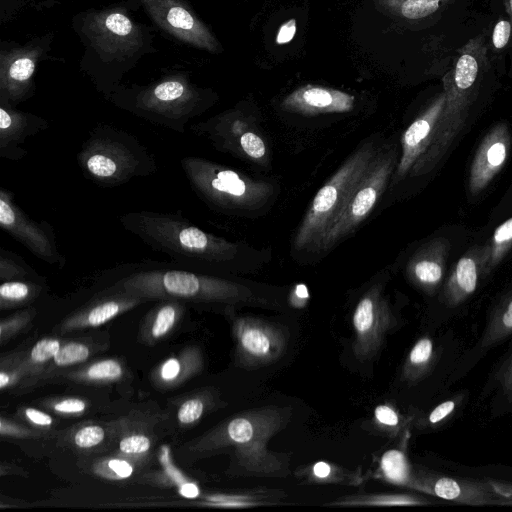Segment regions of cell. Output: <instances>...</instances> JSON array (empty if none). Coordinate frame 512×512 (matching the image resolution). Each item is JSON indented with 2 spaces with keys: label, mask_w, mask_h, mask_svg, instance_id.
Wrapping results in <instances>:
<instances>
[{
  "label": "cell",
  "mask_w": 512,
  "mask_h": 512,
  "mask_svg": "<svg viewBox=\"0 0 512 512\" xmlns=\"http://www.w3.org/2000/svg\"><path fill=\"white\" fill-rule=\"evenodd\" d=\"M99 280L104 289L145 300L172 299L198 305H270L269 300L242 283L173 261L146 259L124 263L103 271Z\"/></svg>",
  "instance_id": "6da1fadb"
},
{
  "label": "cell",
  "mask_w": 512,
  "mask_h": 512,
  "mask_svg": "<svg viewBox=\"0 0 512 512\" xmlns=\"http://www.w3.org/2000/svg\"><path fill=\"white\" fill-rule=\"evenodd\" d=\"M73 29L85 47L82 69L106 99L123 75L154 51L151 30L124 6L81 12L73 19Z\"/></svg>",
  "instance_id": "7a4b0ae2"
},
{
  "label": "cell",
  "mask_w": 512,
  "mask_h": 512,
  "mask_svg": "<svg viewBox=\"0 0 512 512\" xmlns=\"http://www.w3.org/2000/svg\"><path fill=\"white\" fill-rule=\"evenodd\" d=\"M125 230L182 266L219 274L241 263L244 247L208 233L181 213L131 211L119 217Z\"/></svg>",
  "instance_id": "3957f363"
},
{
  "label": "cell",
  "mask_w": 512,
  "mask_h": 512,
  "mask_svg": "<svg viewBox=\"0 0 512 512\" xmlns=\"http://www.w3.org/2000/svg\"><path fill=\"white\" fill-rule=\"evenodd\" d=\"M107 100L150 123L184 133L189 121L213 103V95L177 72L147 85H120Z\"/></svg>",
  "instance_id": "277c9868"
},
{
  "label": "cell",
  "mask_w": 512,
  "mask_h": 512,
  "mask_svg": "<svg viewBox=\"0 0 512 512\" xmlns=\"http://www.w3.org/2000/svg\"><path fill=\"white\" fill-rule=\"evenodd\" d=\"M85 178L116 187L157 171L154 156L132 134L109 124L94 127L76 156Z\"/></svg>",
  "instance_id": "5b68a950"
},
{
  "label": "cell",
  "mask_w": 512,
  "mask_h": 512,
  "mask_svg": "<svg viewBox=\"0 0 512 512\" xmlns=\"http://www.w3.org/2000/svg\"><path fill=\"white\" fill-rule=\"evenodd\" d=\"M290 418L286 409L269 406L253 409L227 422L212 440L213 447L231 446L245 472L258 476H284L287 463L267 448L270 438Z\"/></svg>",
  "instance_id": "8992f818"
},
{
  "label": "cell",
  "mask_w": 512,
  "mask_h": 512,
  "mask_svg": "<svg viewBox=\"0 0 512 512\" xmlns=\"http://www.w3.org/2000/svg\"><path fill=\"white\" fill-rule=\"evenodd\" d=\"M195 194L209 207L226 213L260 210L274 196V187L231 168L197 156L180 160Z\"/></svg>",
  "instance_id": "52a82bcc"
},
{
  "label": "cell",
  "mask_w": 512,
  "mask_h": 512,
  "mask_svg": "<svg viewBox=\"0 0 512 512\" xmlns=\"http://www.w3.org/2000/svg\"><path fill=\"white\" fill-rule=\"evenodd\" d=\"M379 149L373 142L364 143L319 189L294 235L295 251L316 250Z\"/></svg>",
  "instance_id": "ba28073f"
},
{
  "label": "cell",
  "mask_w": 512,
  "mask_h": 512,
  "mask_svg": "<svg viewBox=\"0 0 512 512\" xmlns=\"http://www.w3.org/2000/svg\"><path fill=\"white\" fill-rule=\"evenodd\" d=\"M398 159L396 148L378 150L314 252L331 250L369 216L388 188Z\"/></svg>",
  "instance_id": "9c48e42d"
},
{
  "label": "cell",
  "mask_w": 512,
  "mask_h": 512,
  "mask_svg": "<svg viewBox=\"0 0 512 512\" xmlns=\"http://www.w3.org/2000/svg\"><path fill=\"white\" fill-rule=\"evenodd\" d=\"M52 35L24 45L2 42L0 49V104L16 107L34 94L37 64L48 55Z\"/></svg>",
  "instance_id": "30bf717a"
},
{
  "label": "cell",
  "mask_w": 512,
  "mask_h": 512,
  "mask_svg": "<svg viewBox=\"0 0 512 512\" xmlns=\"http://www.w3.org/2000/svg\"><path fill=\"white\" fill-rule=\"evenodd\" d=\"M10 190L0 188V227L25 246L38 259L59 268L65 263L60 253L53 226L45 221L31 219L15 202Z\"/></svg>",
  "instance_id": "8fae6325"
},
{
  "label": "cell",
  "mask_w": 512,
  "mask_h": 512,
  "mask_svg": "<svg viewBox=\"0 0 512 512\" xmlns=\"http://www.w3.org/2000/svg\"><path fill=\"white\" fill-rule=\"evenodd\" d=\"M148 14L154 24L176 40L211 53L221 45L186 0H132Z\"/></svg>",
  "instance_id": "7c38bea8"
},
{
  "label": "cell",
  "mask_w": 512,
  "mask_h": 512,
  "mask_svg": "<svg viewBox=\"0 0 512 512\" xmlns=\"http://www.w3.org/2000/svg\"><path fill=\"white\" fill-rule=\"evenodd\" d=\"M237 359L248 368L264 366L276 361L285 351L287 334L273 323L254 317L235 320Z\"/></svg>",
  "instance_id": "4fadbf2b"
},
{
  "label": "cell",
  "mask_w": 512,
  "mask_h": 512,
  "mask_svg": "<svg viewBox=\"0 0 512 512\" xmlns=\"http://www.w3.org/2000/svg\"><path fill=\"white\" fill-rule=\"evenodd\" d=\"M394 320L381 286L377 284L370 287L358 301L353 313L355 356L366 359L374 355Z\"/></svg>",
  "instance_id": "5bb4252c"
},
{
  "label": "cell",
  "mask_w": 512,
  "mask_h": 512,
  "mask_svg": "<svg viewBox=\"0 0 512 512\" xmlns=\"http://www.w3.org/2000/svg\"><path fill=\"white\" fill-rule=\"evenodd\" d=\"M445 101L446 95L443 91L403 133L401 138V155L398 159L391 185H395L410 173L416 161L429 147Z\"/></svg>",
  "instance_id": "9a60e30c"
},
{
  "label": "cell",
  "mask_w": 512,
  "mask_h": 512,
  "mask_svg": "<svg viewBox=\"0 0 512 512\" xmlns=\"http://www.w3.org/2000/svg\"><path fill=\"white\" fill-rule=\"evenodd\" d=\"M511 146L506 123H498L484 136L476 150L469 173V190L475 195L483 191L504 167Z\"/></svg>",
  "instance_id": "2e32d148"
},
{
  "label": "cell",
  "mask_w": 512,
  "mask_h": 512,
  "mask_svg": "<svg viewBox=\"0 0 512 512\" xmlns=\"http://www.w3.org/2000/svg\"><path fill=\"white\" fill-rule=\"evenodd\" d=\"M355 106V97L347 92L307 84L288 94L281 108L290 113L315 116L327 113L350 112Z\"/></svg>",
  "instance_id": "e0dca14e"
},
{
  "label": "cell",
  "mask_w": 512,
  "mask_h": 512,
  "mask_svg": "<svg viewBox=\"0 0 512 512\" xmlns=\"http://www.w3.org/2000/svg\"><path fill=\"white\" fill-rule=\"evenodd\" d=\"M413 488L439 498L467 505H492L498 503L487 481H472L449 476L430 474L414 478Z\"/></svg>",
  "instance_id": "ac0fdd59"
},
{
  "label": "cell",
  "mask_w": 512,
  "mask_h": 512,
  "mask_svg": "<svg viewBox=\"0 0 512 512\" xmlns=\"http://www.w3.org/2000/svg\"><path fill=\"white\" fill-rule=\"evenodd\" d=\"M48 127V121L39 115L0 104V157L12 161L23 159L27 151L20 145Z\"/></svg>",
  "instance_id": "d6986e66"
},
{
  "label": "cell",
  "mask_w": 512,
  "mask_h": 512,
  "mask_svg": "<svg viewBox=\"0 0 512 512\" xmlns=\"http://www.w3.org/2000/svg\"><path fill=\"white\" fill-rule=\"evenodd\" d=\"M449 247L444 238H434L420 247L407 263L410 281L424 292L434 293L445 274Z\"/></svg>",
  "instance_id": "ffe728a7"
},
{
  "label": "cell",
  "mask_w": 512,
  "mask_h": 512,
  "mask_svg": "<svg viewBox=\"0 0 512 512\" xmlns=\"http://www.w3.org/2000/svg\"><path fill=\"white\" fill-rule=\"evenodd\" d=\"M480 276H483V246H474L451 271L443 289L444 303L449 307L463 303L475 292Z\"/></svg>",
  "instance_id": "44dd1931"
},
{
  "label": "cell",
  "mask_w": 512,
  "mask_h": 512,
  "mask_svg": "<svg viewBox=\"0 0 512 512\" xmlns=\"http://www.w3.org/2000/svg\"><path fill=\"white\" fill-rule=\"evenodd\" d=\"M145 301L128 293L104 289L99 298L67 321L69 327H95Z\"/></svg>",
  "instance_id": "7402d4cb"
},
{
  "label": "cell",
  "mask_w": 512,
  "mask_h": 512,
  "mask_svg": "<svg viewBox=\"0 0 512 512\" xmlns=\"http://www.w3.org/2000/svg\"><path fill=\"white\" fill-rule=\"evenodd\" d=\"M512 334V290L492 310L482 338L481 349H489Z\"/></svg>",
  "instance_id": "603a6c76"
},
{
  "label": "cell",
  "mask_w": 512,
  "mask_h": 512,
  "mask_svg": "<svg viewBox=\"0 0 512 512\" xmlns=\"http://www.w3.org/2000/svg\"><path fill=\"white\" fill-rule=\"evenodd\" d=\"M448 0H375L384 12L407 20H419L436 13Z\"/></svg>",
  "instance_id": "cb8c5ba5"
},
{
  "label": "cell",
  "mask_w": 512,
  "mask_h": 512,
  "mask_svg": "<svg viewBox=\"0 0 512 512\" xmlns=\"http://www.w3.org/2000/svg\"><path fill=\"white\" fill-rule=\"evenodd\" d=\"M512 247V217L500 224L483 245V277L488 276Z\"/></svg>",
  "instance_id": "d4e9b609"
},
{
  "label": "cell",
  "mask_w": 512,
  "mask_h": 512,
  "mask_svg": "<svg viewBox=\"0 0 512 512\" xmlns=\"http://www.w3.org/2000/svg\"><path fill=\"white\" fill-rule=\"evenodd\" d=\"M435 360L434 343L429 337L420 338L412 347L404 367V375L410 381L422 378Z\"/></svg>",
  "instance_id": "484cf974"
},
{
  "label": "cell",
  "mask_w": 512,
  "mask_h": 512,
  "mask_svg": "<svg viewBox=\"0 0 512 512\" xmlns=\"http://www.w3.org/2000/svg\"><path fill=\"white\" fill-rule=\"evenodd\" d=\"M45 282L30 280H12L0 285V300L2 307L20 305L37 298L43 291Z\"/></svg>",
  "instance_id": "4316f807"
},
{
  "label": "cell",
  "mask_w": 512,
  "mask_h": 512,
  "mask_svg": "<svg viewBox=\"0 0 512 512\" xmlns=\"http://www.w3.org/2000/svg\"><path fill=\"white\" fill-rule=\"evenodd\" d=\"M0 279L2 282L12 280H30L45 282L20 255L0 247Z\"/></svg>",
  "instance_id": "83f0119b"
},
{
  "label": "cell",
  "mask_w": 512,
  "mask_h": 512,
  "mask_svg": "<svg viewBox=\"0 0 512 512\" xmlns=\"http://www.w3.org/2000/svg\"><path fill=\"white\" fill-rule=\"evenodd\" d=\"M380 468L389 482L413 487L414 477L409 462L401 450L386 451L381 457Z\"/></svg>",
  "instance_id": "f1b7e54d"
},
{
  "label": "cell",
  "mask_w": 512,
  "mask_h": 512,
  "mask_svg": "<svg viewBox=\"0 0 512 512\" xmlns=\"http://www.w3.org/2000/svg\"><path fill=\"white\" fill-rule=\"evenodd\" d=\"M183 304L185 303L178 300H160V305L156 308L151 326V336L160 338L166 335L176 323L178 316L183 312Z\"/></svg>",
  "instance_id": "f546056e"
},
{
  "label": "cell",
  "mask_w": 512,
  "mask_h": 512,
  "mask_svg": "<svg viewBox=\"0 0 512 512\" xmlns=\"http://www.w3.org/2000/svg\"><path fill=\"white\" fill-rule=\"evenodd\" d=\"M346 505H372V506H418L427 505L429 501L409 494L370 495L341 502Z\"/></svg>",
  "instance_id": "4dcf8cb0"
},
{
  "label": "cell",
  "mask_w": 512,
  "mask_h": 512,
  "mask_svg": "<svg viewBox=\"0 0 512 512\" xmlns=\"http://www.w3.org/2000/svg\"><path fill=\"white\" fill-rule=\"evenodd\" d=\"M122 375V367L116 360L108 359L91 365L84 373L88 380L108 381L115 380Z\"/></svg>",
  "instance_id": "1f68e13d"
},
{
  "label": "cell",
  "mask_w": 512,
  "mask_h": 512,
  "mask_svg": "<svg viewBox=\"0 0 512 512\" xmlns=\"http://www.w3.org/2000/svg\"><path fill=\"white\" fill-rule=\"evenodd\" d=\"M89 354L90 350L85 344L72 342L60 347L53 359L58 366H68L85 361Z\"/></svg>",
  "instance_id": "d6a6232c"
},
{
  "label": "cell",
  "mask_w": 512,
  "mask_h": 512,
  "mask_svg": "<svg viewBox=\"0 0 512 512\" xmlns=\"http://www.w3.org/2000/svg\"><path fill=\"white\" fill-rule=\"evenodd\" d=\"M104 429L98 425H88L79 429L74 442L80 448H91L98 445L104 439Z\"/></svg>",
  "instance_id": "836d02e7"
},
{
  "label": "cell",
  "mask_w": 512,
  "mask_h": 512,
  "mask_svg": "<svg viewBox=\"0 0 512 512\" xmlns=\"http://www.w3.org/2000/svg\"><path fill=\"white\" fill-rule=\"evenodd\" d=\"M60 347V342L56 339H42L32 348L31 360L35 363L46 362L55 357Z\"/></svg>",
  "instance_id": "e575fe53"
},
{
  "label": "cell",
  "mask_w": 512,
  "mask_h": 512,
  "mask_svg": "<svg viewBox=\"0 0 512 512\" xmlns=\"http://www.w3.org/2000/svg\"><path fill=\"white\" fill-rule=\"evenodd\" d=\"M150 446V439L141 434L126 436L119 442V450L129 455L145 453L150 449Z\"/></svg>",
  "instance_id": "d590c367"
},
{
  "label": "cell",
  "mask_w": 512,
  "mask_h": 512,
  "mask_svg": "<svg viewBox=\"0 0 512 512\" xmlns=\"http://www.w3.org/2000/svg\"><path fill=\"white\" fill-rule=\"evenodd\" d=\"M204 404L200 399L193 398L185 401L179 408L177 417L182 424H191L203 414Z\"/></svg>",
  "instance_id": "8d00e7d4"
},
{
  "label": "cell",
  "mask_w": 512,
  "mask_h": 512,
  "mask_svg": "<svg viewBox=\"0 0 512 512\" xmlns=\"http://www.w3.org/2000/svg\"><path fill=\"white\" fill-rule=\"evenodd\" d=\"M459 401L458 398H454L437 405L428 416L429 423L434 425L448 419L454 413Z\"/></svg>",
  "instance_id": "74e56055"
},
{
  "label": "cell",
  "mask_w": 512,
  "mask_h": 512,
  "mask_svg": "<svg viewBox=\"0 0 512 512\" xmlns=\"http://www.w3.org/2000/svg\"><path fill=\"white\" fill-rule=\"evenodd\" d=\"M512 32V23L509 20L501 19L499 20L494 28L492 33V43L495 49L504 48L510 40Z\"/></svg>",
  "instance_id": "f35d334b"
},
{
  "label": "cell",
  "mask_w": 512,
  "mask_h": 512,
  "mask_svg": "<svg viewBox=\"0 0 512 512\" xmlns=\"http://www.w3.org/2000/svg\"><path fill=\"white\" fill-rule=\"evenodd\" d=\"M497 379L504 394L512 400V353L500 368Z\"/></svg>",
  "instance_id": "ab89813d"
},
{
  "label": "cell",
  "mask_w": 512,
  "mask_h": 512,
  "mask_svg": "<svg viewBox=\"0 0 512 512\" xmlns=\"http://www.w3.org/2000/svg\"><path fill=\"white\" fill-rule=\"evenodd\" d=\"M376 420L389 427H396L399 424V416L396 411L388 405H379L375 408Z\"/></svg>",
  "instance_id": "60d3db41"
},
{
  "label": "cell",
  "mask_w": 512,
  "mask_h": 512,
  "mask_svg": "<svg viewBox=\"0 0 512 512\" xmlns=\"http://www.w3.org/2000/svg\"><path fill=\"white\" fill-rule=\"evenodd\" d=\"M85 407L86 405L84 401L76 398H69L57 402L54 405V410L64 414H76L84 411Z\"/></svg>",
  "instance_id": "b9f144b4"
},
{
  "label": "cell",
  "mask_w": 512,
  "mask_h": 512,
  "mask_svg": "<svg viewBox=\"0 0 512 512\" xmlns=\"http://www.w3.org/2000/svg\"><path fill=\"white\" fill-rule=\"evenodd\" d=\"M296 30L297 22L294 18L285 21L278 29L276 43L278 45L289 43L294 38Z\"/></svg>",
  "instance_id": "7bdbcfd3"
},
{
  "label": "cell",
  "mask_w": 512,
  "mask_h": 512,
  "mask_svg": "<svg viewBox=\"0 0 512 512\" xmlns=\"http://www.w3.org/2000/svg\"><path fill=\"white\" fill-rule=\"evenodd\" d=\"M181 371V364L178 359L170 358L165 361L160 369V377L166 382L176 380Z\"/></svg>",
  "instance_id": "ee69618b"
},
{
  "label": "cell",
  "mask_w": 512,
  "mask_h": 512,
  "mask_svg": "<svg viewBox=\"0 0 512 512\" xmlns=\"http://www.w3.org/2000/svg\"><path fill=\"white\" fill-rule=\"evenodd\" d=\"M108 467L120 478H127L132 475V465L120 459H112L108 462Z\"/></svg>",
  "instance_id": "f6af8a7d"
},
{
  "label": "cell",
  "mask_w": 512,
  "mask_h": 512,
  "mask_svg": "<svg viewBox=\"0 0 512 512\" xmlns=\"http://www.w3.org/2000/svg\"><path fill=\"white\" fill-rule=\"evenodd\" d=\"M26 417L34 424L39 426H49L52 424V418L50 415L34 409V408H27L25 410Z\"/></svg>",
  "instance_id": "bcb514c9"
},
{
  "label": "cell",
  "mask_w": 512,
  "mask_h": 512,
  "mask_svg": "<svg viewBox=\"0 0 512 512\" xmlns=\"http://www.w3.org/2000/svg\"><path fill=\"white\" fill-rule=\"evenodd\" d=\"M487 483L499 500H508L512 498V485L493 480H488Z\"/></svg>",
  "instance_id": "7dc6e473"
},
{
  "label": "cell",
  "mask_w": 512,
  "mask_h": 512,
  "mask_svg": "<svg viewBox=\"0 0 512 512\" xmlns=\"http://www.w3.org/2000/svg\"><path fill=\"white\" fill-rule=\"evenodd\" d=\"M312 473L318 479H326L332 474V467L326 462H317L313 466Z\"/></svg>",
  "instance_id": "c3c4849f"
},
{
  "label": "cell",
  "mask_w": 512,
  "mask_h": 512,
  "mask_svg": "<svg viewBox=\"0 0 512 512\" xmlns=\"http://www.w3.org/2000/svg\"><path fill=\"white\" fill-rule=\"evenodd\" d=\"M179 493L185 498H196L199 495V488L195 483L184 482L178 487Z\"/></svg>",
  "instance_id": "681fc988"
},
{
  "label": "cell",
  "mask_w": 512,
  "mask_h": 512,
  "mask_svg": "<svg viewBox=\"0 0 512 512\" xmlns=\"http://www.w3.org/2000/svg\"><path fill=\"white\" fill-rule=\"evenodd\" d=\"M9 375L6 374L4 371L0 373V388H5L9 383Z\"/></svg>",
  "instance_id": "f907efd6"
},
{
  "label": "cell",
  "mask_w": 512,
  "mask_h": 512,
  "mask_svg": "<svg viewBox=\"0 0 512 512\" xmlns=\"http://www.w3.org/2000/svg\"><path fill=\"white\" fill-rule=\"evenodd\" d=\"M24 2H29L31 4L37 3L41 5H48L50 2H54V0H24Z\"/></svg>",
  "instance_id": "816d5d0a"
},
{
  "label": "cell",
  "mask_w": 512,
  "mask_h": 512,
  "mask_svg": "<svg viewBox=\"0 0 512 512\" xmlns=\"http://www.w3.org/2000/svg\"><path fill=\"white\" fill-rule=\"evenodd\" d=\"M512 23V0H503Z\"/></svg>",
  "instance_id": "f5cc1de1"
},
{
  "label": "cell",
  "mask_w": 512,
  "mask_h": 512,
  "mask_svg": "<svg viewBox=\"0 0 512 512\" xmlns=\"http://www.w3.org/2000/svg\"><path fill=\"white\" fill-rule=\"evenodd\" d=\"M497 505H512V498L508 500H499Z\"/></svg>",
  "instance_id": "db71d44e"
}]
</instances>
